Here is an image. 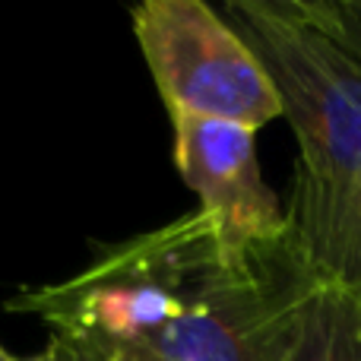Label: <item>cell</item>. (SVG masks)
Here are the masks:
<instances>
[{"label": "cell", "mask_w": 361, "mask_h": 361, "mask_svg": "<svg viewBox=\"0 0 361 361\" xmlns=\"http://www.w3.org/2000/svg\"><path fill=\"white\" fill-rule=\"evenodd\" d=\"M222 16L267 67L298 140L288 241L320 282L361 288V54L301 0H228Z\"/></svg>", "instance_id": "6da1fadb"}, {"label": "cell", "mask_w": 361, "mask_h": 361, "mask_svg": "<svg viewBox=\"0 0 361 361\" xmlns=\"http://www.w3.org/2000/svg\"><path fill=\"white\" fill-rule=\"evenodd\" d=\"M95 361H156V358H149L146 352H137V349H114V352H105V355H95Z\"/></svg>", "instance_id": "ba28073f"}, {"label": "cell", "mask_w": 361, "mask_h": 361, "mask_svg": "<svg viewBox=\"0 0 361 361\" xmlns=\"http://www.w3.org/2000/svg\"><path fill=\"white\" fill-rule=\"evenodd\" d=\"M288 361H361V288L314 279L301 298Z\"/></svg>", "instance_id": "5b68a950"}, {"label": "cell", "mask_w": 361, "mask_h": 361, "mask_svg": "<svg viewBox=\"0 0 361 361\" xmlns=\"http://www.w3.org/2000/svg\"><path fill=\"white\" fill-rule=\"evenodd\" d=\"M305 13L361 54V0H301Z\"/></svg>", "instance_id": "8992f818"}, {"label": "cell", "mask_w": 361, "mask_h": 361, "mask_svg": "<svg viewBox=\"0 0 361 361\" xmlns=\"http://www.w3.org/2000/svg\"><path fill=\"white\" fill-rule=\"evenodd\" d=\"M0 361H23V358H13L6 349H0Z\"/></svg>", "instance_id": "9c48e42d"}, {"label": "cell", "mask_w": 361, "mask_h": 361, "mask_svg": "<svg viewBox=\"0 0 361 361\" xmlns=\"http://www.w3.org/2000/svg\"><path fill=\"white\" fill-rule=\"evenodd\" d=\"M314 279L288 238L228 254L209 222L187 267L180 314L137 352L156 361H288Z\"/></svg>", "instance_id": "7a4b0ae2"}, {"label": "cell", "mask_w": 361, "mask_h": 361, "mask_svg": "<svg viewBox=\"0 0 361 361\" xmlns=\"http://www.w3.org/2000/svg\"><path fill=\"white\" fill-rule=\"evenodd\" d=\"M133 35L169 118L228 121L250 130L282 118V102L260 57L203 0H143Z\"/></svg>", "instance_id": "3957f363"}, {"label": "cell", "mask_w": 361, "mask_h": 361, "mask_svg": "<svg viewBox=\"0 0 361 361\" xmlns=\"http://www.w3.org/2000/svg\"><path fill=\"white\" fill-rule=\"evenodd\" d=\"M175 165L197 193L228 254H247L288 238V212L263 180L257 130L228 121L175 114Z\"/></svg>", "instance_id": "277c9868"}, {"label": "cell", "mask_w": 361, "mask_h": 361, "mask_svg": "<svg viewBox=\"0 0 361 361\" xmlns=\"http://www.w3.org/2000/svg\"><path fill=\"white\" fill-rule=\"evenodd\" d=\"M23 361H95V355L76 349V345L61 343V339H51V345L44 352H38V355H32V358H23Z\"/></svg>", "instance_id": "52a82bcc"}]
</instances>
